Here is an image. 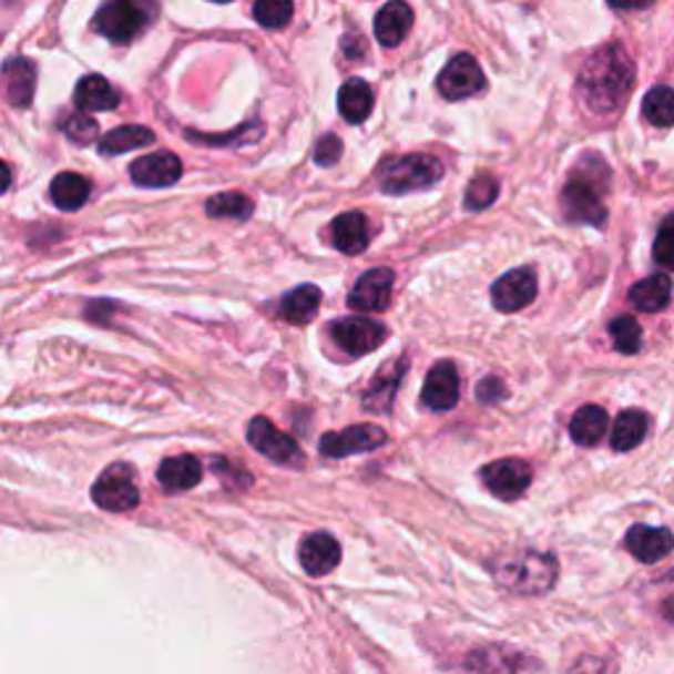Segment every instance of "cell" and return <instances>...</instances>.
Returning <instances> with one entry per match:
<instances>
[{
  "label": "cell",
  "mask_w": 674,
  "mask_h": 674,
  "mask_svg": "<svg viewBox=\"0 0 674 674\" xmlns=\"http://www.w3.org/2000/svg\"><path fill=\"white\" fill-rule=\"evenodd\" d=\"M635 82V67L622 45L611 42L590 55L580 74V90L595 114H614Z\"/></svg>",
  "instance_id": "obj_1"
},
{
  "label": "cell",
  "mask_w": 674,
  "mask_h": 674,
  "mask_svg": "<svg viewBox=\"0 0 674 674\" xmlns=\"http://www.w3.org/2000/svg\"><path fill=\"white\" fill-rule=\"evenodd\" d=\"M498 585L519 595H543L556 585L559 564L551 553L511 551L490 561Z\"/></svg>",
  "instance_id": "obj_2"
},
{
  "label": "cell",
  "mask_w": 674,
  "mask_h": 674,
  "mask_svg": "<svg viewBox=\"0 0 674 674\" xmlns=\"http://www.w3.org/2000/svg\"><path fill=\"white\" fill-rule=\"evenodd\" d=\"M609 168L601 159L582 161L569 177L564 193H561V208L569 222L593 224L603 227L606 222V206H603V190L601 182L606 185Z\"/></svg>",
  "instance_id": "obj_3"
},
{
  "label": "cell",
  "mask_w": 674,
  "mask_h": 674,
  "mask_svg": "<svg viewBox=\"0 0 674 674\" xmlns=\"http://www.w3.org/2000/svg\"><path fill=\"white\" fill-rule=\"evenodd\" d=\"M156 11L159 0H105L95 13L93 27L105 40L124 45L147 30V24L156 19Z\"/></svg>",
  "instance_id": "obj_4"
},
{
  "label": "cell",
  "mask_w": 674,
  "mask_h": 674,
  "mask_svg": "<svg viewBox=\"0 0 674 674\" xmlns=\"http://www.w3.org/2000/svg\"><path fill=\"white\" fill-rule=\"evenodd\" d=\"M442 172H446V166L440 164V159L425 156V153H411V156H400L382 166L379 187H382V193L390 195L417 193V190H427L435 182H440Z\"/></svg>",
  "instance_id": "obj_5"
},
{
  "label": "cell",
  "mask_w": 674,
  "mask_h": 674,
  "mask_svg": "<svg viewBox=\"0 0 674 674\" xmlns=\"http://www.w3.org/2000/svg\"><path fill=\"white\" fill-rule=\"evenodd\" d=\"M93 501L105 511H132L140 503V490L135 484V472L126 463H114L98 477L93 484Z\"/></svg>",
  "instance_id": "obj_6"
},
{
  "label": "cell",
  "mask_w": 674,
  "mask_h": 674,
  "mask_svg": "<svg viewBox=\"0 0 674 674\" xmlns=\"http://www.w3.org/2000/svg\"><path fill=\"white\" fill-rule=\"evenodd\" d=\"M248 442L274 463H283V467H300V463H304V451L298 448V442H295L290 435L279 432L277 427L264 417H256L248 425Z\"/></svg>",
  "instance_id": "obj_7"
},
{
  "label": "cell",
  "mask_w": 674,
  "mask_h": 674,
  "mask_svg": "<svg viewBox=\"0 0 674 674\" xmlns=\"http://www.w3.org/2000/svg\"><path fill=\"white\" fill-rule=\"evenodd\" d=\"M385 327L379 321L364 319V316H348L333 325V340L346 350L348 356H367L385 343Z\"/></svg>",
  "instance_id": "obj_8"
},
{
  "label": "cell",
  "mask_w": 674,
  "mask_h": 674,
  "mask_svg": "<svg viewBox=\"0 0 674 674\" xmlns=\"http://www.w3.org/2000/svg\"><path fill=\"white\" fill-rule=\"evenodd\" d=\"M482 88H484L482 69L469 53L453 55L438 76L440 95L448 98V101H461V98L480 93Z\"/></svg>",
  "instance_id": "obj_9"
},
{
  "label": "cell",
  "mask_w": 674,
  "mask_h": 674,
  "mask_svg": "<svg viewBox=\"0 0 674 674\" xmlns=\"http://www.w3.org/2000/svg\"><path fill=\"white\" fill-rule=\"evenodd\" d=\"M388 442V432L377 425H354L343 432H327L321 438L319 448L325 456H333V459H343V456H354V453H367L375 451V448H382Z\"/></svg>",
  "instance_id": "obj_10"
},
{
  "label": "cell",
  "mask_w": 674,
  "mask_h": 674,
  "mask_svg": "<svg viewBox=\"0 0 674 674\" xmlns=\"http://www.w3.org/2000/svg\"><path fill=\"white\" fill-rule=\"evenodd\" d=\"M482 482L488 484V490L501 501H517L519 496L530 488L532 482V469L530 463L522 459H501L488 463L482 469Z\"/></svg>",
  "instance_id": "obj_11"
},
{
  "label": "cell",
  "mask_w": 674,
  "mask_h": 674,
  "mask_svg": "<svg viewBox=\"0 0 674 674\" xmlns=\"http://www.w3.org/2000/svg\"><path fill=\"white\" fill-rule=\"evenodd\" d=\"M392 274L388 266H379V269H371L367 274L358 277V283L354 285V290L348 293V306L356 308V312H385L390 306L392 298Z\"/></svg>",
  "instance_id": "obj_12"
},
{
  "label": "cell",
  "mask_w": 674,
  "mask_h": 674,
  "mask_svg": "<svg viewBox=\"0 0 674 674\" xmlns=\"http://www.w3.org/2000/svg\"><path fill=\"white\" fill-rule=\"evenodd\" d=\"M493 304L498 312L511 314L519 312V308L530 306L538 295V279L532 269H514L509 274H503L501 279L493 285Z\"/></svg>",
  "instance_id": "obj_13"
},
{
  "label": "cell",
  "mask_w": 674,
  "mask_h": 674,
  "mask_svg": "<svg viewBox=\"0 0 674 674\" xmlns=\"http://www.w3.org/2000/svg\"><path fill=\"white\" fill-rule=\"evenodd\" d=\"M421 404L432 411H451L459 404V371L451 361H440L430 369L421 388Z\"/></svg>",
  "instance_id": "obj_14"
},
{
  "label": "cell",
  "mask_w": 674,
  "mask_h": 674,
  "mask_svg": "<svg viewBox=\"0 0 674 674\" xmlns=\"http://www.w3.org/2000/svg\"><path fill=\"white\" fill-rule=\"evenodd\" d=\"M130 174L140 187H168L182 177V164L174 153L159 151L151 153V156L137 159L130 166Z\"/></svg>",
  "instance_id": "obj_15"
},
{
  "label": "cell",
  "mask_w": 674,
  "mask_h": 674,
  "mask_svg": "<svg viewBox=\"0 0 674 674\" xmlns=\"http://www.w3.org/2000/svg\"><path fill=\"white\" fill-rule=\"evenodd\" d=\"M300 566L312 578H325L333 569L340 564V543L327 532H314L300 543Z\"/></svg>",
  "instance_id": "obj_16"
},
{
  "label": "cell",
  "mask_w": 674,
  "mask_h": 674,
  "mask_svg": "<svg viewBox=\"0 0 674 674\" xmlns=\"http://www.w3.org/2000/svg\"><path fill=\"white\" fill-rule=\"evenodd\" d=\"M630 553L637 561H645V564H653V561H662L666 553L674 548V535L664 527H645L635 524L624 538Z\"/></svg>",
  "instance_id": "obj_17"
},
{
  "label": "cell",
  "mask_w": 674,
  "mask_h": 674,
  "mask_svg": "<svg viewBox=\"0 0 674 674\" xmlns=\"http://www.w3.org/2000/svg\"><path fill=\"white\" fill-rule=\"evenodd\" d=\"M404 371H406V356H400L398 361L385 364V367L375 375V379L369 382L367 392H364V409L375 413L388 411L392 406V398H396L400 379H404Z\"/></svg>",
  "instance_id": "obj_18"
},
{
  "label": "cell",
  "mask_w": 674,
  "mask_h": 674,
  "mask_svg": "<svg viewBox=\"0 0 674 674\" xmlns=\"http://www.w3.org/2000/svg\"><path fill=\"white\" fill-rule=\"evenodd\" d=\"M3 82H6V95H9L11 105H24L32 103L34 98V84H38V67L24 55H13L3 63Z\"/></svg>",
  "instance_id": "obj_19"
},
{
  "label": "cell",
  "mask_w": 674,
  "mask_h": 674,
  "mask_svg": "<svg viewBox=\"0 0 674 674\" xmlns=\"http://www.w3.org/2000/svg\"><path fill=\"white\" fill-rule=\"evenodd\" d=\"M411 24L413 11L409 9V3H406V0H392V3H388L377 13L375 34L385 48H396L404 42L406 34H409Z\"/></svg>",
  "instance_id": "obj_20"
},
{
  "label": "cell",
  "mask_w": 674,
  "mask_h": 674,
  "mask_svg": "<svg viewBox=\"0 0 674 674\" xmlns=\"http://www.w3.org/2000/svg\"><path fill=\"white\" fill-rule=\"evenodd\" d=\"M333 241L335 248L348 256H358L369 245V222L361 211H348L333 222Z\"/></svg>",
  "instance_id": "obj_21"
},
{
  "label": "cell",
  "mask_w": 674,
  "mask_h": 674,
  "mask_svg": "<svg viewBox=\"0 0 674 674\" xmlns=\"http://www.w3.org/2000/svg\"><path fill=\"white\" fill-rule=\"evenodd\" d=\"M201 477L203 467L195 456H172V459L161 461L159 467V482L168 493H185L201 482Z\"/></svg>",
  "instance_id": "obj_22"
},
{
  "label": "cell",
  "mask_w": 674,
  "mask_h": 674,
  "mask_svg": "<svg viewBox=\"0 0 674 674\" xmlns=\"http://www.w3.org/2000/svg\"><path fill=\"white\" fill-rule=\"evenodd\" d=\"M74 103L88 114V111H111L119 105V93L114 84L103 80L101 74H88L84 80L76 82Z\"/></svg>",
  "instance_id": "obj_23"
},
{
  "label": "cell",
  "mask_w": 674,
  "mask_h": 674,
  "mask_svg": "<svg viewBox=\"0 0 674 674\" xmlns=\"http://www.w3.org/2000/svg\"><path fill=\"white\" fill-rule=\"evenodd\" d=\"M630 300L632 306L641 308L645 314L662 312V308H666V304L672 300V279L666 277V274H651V277L632 285Z\"/></svg>",
  "instance_id": "obj_24"
},
{
  "label": "cell",
  "mask_w": 674,
  "mask_h": 674,
  "mask_svg": "<svg viewBox=\"0 0 674 674\" xmlns=\"http://www.w3.org/2000/svg\"><path fill=\"white\" fill-rule=\"evenodd\" d=\"M337 109L346 122L350 124H361L364 119L371 114L375 109V95H371V88L364 80H348L340 88V95H337Z\"/></svg>",
  "instance_id": "obj_25"
},
{
  "label": "cell",
  "mask_w": 674,
  "mask_h": 674,
  "mask_svg": "<svg viewBox=\"0 0 674 674\" xmlns=\"http://www.w3.org/2000/svg\"><path fill=\"white\" fill-rule=\"evenodd\" d=\"M609 432V413L601 406H582L569 421V435L580 446H599L603 435Z\"/></svg>",
  "instance_id": "obj_26"
},
{
  "label": "cell",
  "mask_w": 674,
  "mask_h": 674,
  "mask_svg": "<svg viewBox=\"0 0 674 674\" xmlns=\"http://www.w3.org/2000/svg\"><path fill=\"white\" fill-rule=\"evenodd\" d=\"M319 304H321L319 287L300 285L285 295L283 306H279V314H283L290 325H308V321H314L316 312H319Z\"/></svg>",
  "instance_id": "obj_27"
},
{
  "label": "cell",
  "mask_w": 674,
  "mask_h": 674,
  "mask_svg": "<svg viewBox=\"0 0 674 674\" xmlns=\"http://www.w3.org/2000/svg\"><path fill=\"white\" fill-rule=\"evenodd\" d=\"M156 135H153L147 126H137V124H126V126H116V130L105 132L101 137V143H98V151H101V156H119V153L126 151H137V147L151 145Z\"/></svg>",
  "instance_id": "obj_28"
},
{
  "label": "cell",
  "mask_w": 674,
  "mask_h": 674,
  "mask_svg": "<svg viewBox=\"0 0 674 674\" xmlns=\"http://www.w3.org/2000/svg\"><path fill=\"white\" fill-rule=\"evenodd\" d=\"M90 182L76 172H63L51 182V198L61 211L82 208L90 198Z\"/></svg>",
  "instance_id": "obj_29"
},
{
  "label": "cell",
  "mask_w": 674,
  "mask_h": 674,
  "mask_svg": "<svg viewBox=\"0 0 674 674\" xmlns=\"http://www.w3.org/2000/svg\"><path fill=\"white\" fill-rule=\"evenodd\" d=\"M645 432H649V417L643 411H622L614 421V430H611V446H614V451H632L645 440Z\"/></svg>",
  "instance_id": "obj_30"
},
{
  "label": "cell",
  "mask_w": 674,
  "mask_h": 674,
  "mask_svg": "<svg viewBox=\"0 0 674 674\" xmlns=\"http://www.w3.org/2000/svg\"><path fill=\"white\" fill-rule=\"evenodd\" d=\"M206 214L214 219H232V222H245L253 214V201L243 193H219L206 203Z\"/></svg>",
  "instance_id": "obj_31"
},
{
  "label": "cell",
  "mask_w": 674,
  "mask_h": 674,
  "mask_svg": "<svg viewBox=\"0 0 674 674\" xmlns=\"http://www.w3.org/2000/svg\"><path fill=\"white\" fill-rule=\"evenodd\" d=\"M519 662H524L522 653L506 651V649H488V651H477L472 656L474 670H480L482 674H519Z\"/></svg>",
  "instance_id": "obj_32"
},
{
  "label": "cell",
  "mask_w": 674,
  "mask_h": 674,
  "mask_svg": "<svg viewBox=\"0 0 674 674\" xmlns=\"http://www.w3.org/2000/svg\"><path fill=\"white\" fill-rule=\"evenodd\" d=\"M643 116L653 126L674 124V88H653L643 98Z\"/></svg>",
  "instance_id": "obj_33"
},
{
  "label": "cell",
  "mask_w": 674,
  "mask_h": 674,
  "mask_svg": "<svg viewBox=\"0 0 674 674\" xmlns=\"http://www.w3.org/2000/svg\"><path fill=\"white\" fill-rule=\"evenodd\" d=\"M253 17L266 30H283L293 19V0H256Z\"/></svg>",
  "instance_id": "obj_34"
},
{
  "label": "cell",
  "mask_w": 674,
  "mask_h": 674,
  "mask_svg": "<svg viewBox=\"0 0 674 674\" xmlns=\"http://www.w3.org/2000/svg\"><path fill=\"white\" fill-rule=\"evenodd\" d=\"M611 340H614V348L620 354H637L643 348V333L641 325H637L632 316H620V319L611 321Z\"/></svg>",
  "instance_id": "obj_35"
},
{
  "label": "cell",
  "mask_w": 674,
  "mask_h": 674,
  "mask_svg": "<svg viewBox=\"0 0 674 674\" xmlns=\"http://www.w3.org/2000/svg\"><path fill=\"white\" fill-rule=\"evenodd\" d=\"M498 180L490 177V174H477V177L469 182L467 187V208L472 211H480V208H488L490 203H493L498 198Z\"/></svg>",
  "instance_id": "obj_36"
},
{
  "label": "cell",
  "mask_w": 674,
  "mask_h": 674,
  "mask_svg": "<svg viewBox=\"0 0 674 674\" xmlns=\"http://www.w3.org/2000/svg\"><path fill=\"white\" fill-rule=\"evenodd\" d=\"M61 126H63V132H67V137L72 140V143H76V145H88V143H93V140L98 137V122H95L93 116H88V114L69 116L67 122H63Z\"/></svg>",
  "instance_id": "obj_37"
},
{
  "label": "cell",
  "mask_w": 674,
  "mask_h": 674,
  "mask_svg": "<svg viewBox=\"0 0 674 674\" xmlns=\"http://www.w3.org/2000/svg\"><path fill=\"white\" fill-rule=\"evenodd\" d=\"M653 258H656L664 269L674 272V214L666 216L662 229H658L656 243H653Z\"/></svg>",
  "instance_id": "obj_38"
},
{
  "label": "cell",
  "mask_w": 674,
  "mask_h": 674,
  "mask_svg": "<svg viewBox=\"0 0 674 674\" xmlns=\"http://www.w3.org/2000/svg\"><path fill=\"white\" fill-rule=\"evenodd\" d=\"M340 156H343L340 137L325 135V137L319 140V143H316L314 159H316V164H319V166H333V164H337V161H340Z\"/></svg>",
  "instance_id": "obj_39"
},
{
  "label": "cell",
  "mask_w": 674,
  "mask_h": 674,
  "mask_svg": "<svg viewBox=\"0 0 674 674\" xmlns=\"http://www.w3.org/2000/svg\"><path fill=\"white\" fill-rule=\"evenodd\" d=\"M477 398L482 404H498V400L506 398V385L498 377H484L480 385H477Z\"/></svg>",
  "instance_id": "obj_40"
},
{
  "label": "cell",
  "mask_w": 674,
  "mask_h": 674,
  "mask_svg": "<svg viewBox=\"0 0 674 674\" xmlns=\"http://www.w3.org/2000/svg\"><path fill=\"white\" fill-rule=\"evenodd\" d=\"M609 3L622 11H643L649 9V6H653V0H609Z\"/></svg>",
  "instance_id": "obj_41"
},
{
  "label": "cell",
  "mask_w": 674,
  "mask_h": 674,
  "mask_svg": "<svg viewBox=\"0 0 674 674\" xmlns=\"http://www.w3.org/2000/svg\"><path fill=\"white\" fill-rule=\"evenodd\" d=\"M9 185H11V168L3 164V161H0V193H6V190H9Z\"/></svg>",
  "instance_id": "obj_42"
},
{
  "label": "cell",
  "mask_w": 674,
  "mask_h": 674,
  "mask_svg": "<svg viewBox=\"0 0 674 674\" xmlns=\"http://www.w3.org/2000/svg\"><path fill=\"white\" fill-rule=\"evenodd\" d=\"M664 616H666V620L674 622V599L664 603Z\"/></svg>",
  "instance_id": "obj_43"
},
{
  "label": "cell",
  "mask_w": 674,
  "mask_h": 674,
  "mask_svg": "<svg viewBox=\"0 0 674 674\" xmlns=\"http://www.w3.org/2000/svg\"><path fill=\"white\" fill-rule=\"evenodd\" d=\"M214 3H229V0H214Z\"/></svg>",
  "instance_id": "obj_44"
}]
</instances>
